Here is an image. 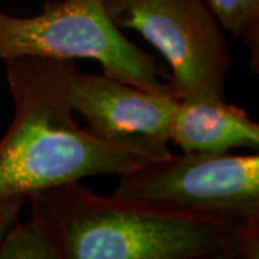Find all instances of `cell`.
Listing matches in <instances>:
<instances>
[{"instance_id": "cell-1", "label": "cell", "mask_w": 259, "mask_h": 259, "mask_svg": "<svg viewBox=\"0 0 259 259\" xmlns=\"http://www.w3.org/2000/svg\"><path fill=\"white\" fill-rule=\"evenodd\" d=\"M15 118L0 140V199L88 176L128 175L156 158L108 144L74 120L68 100L74 59H6Z\"/></svg>"}, {"instance_id": "cell-2", "label": "cell", "mask_w": 259, "mask_h": 259, "mask_svg": "<svg viewBox=\"0 0 259 259\" xmlns=\"http://www.w3.org/2000/svg\"><path fill=\"white\" fill-rule=\"evenodd\" d=\"M62 259L258 258L259 239L222 222L102 197L78 182L26 196Z\"/></svg>"}, {"instance_id": "cell-3", "label": "cell", "mask_w": 259, "mask_h": 259, "mask_svg": "<svg viewBox=\"0 0 259 259\" xmlns=\"http://www.w3.org/2000/svg\"><path fill=\"white\" fill-rule=\"evenodd\" d=\"M26 55L95 59L111 78L175 94L157 61L121 33L107 0H48L32 18L10 16L0 9V61Z\"/></svg>"}, {"instance_id": "cell-4", "label": "cell", "mask_w": 259, "mask_h": 259, "mask_svg": "<svg viewBox=\"0 0 259 259\" xmlns=\"http://www.w3.org/2000/svg\"><path fill=\"white\" fill-rule=\"evenodd\" d=\"M114 196L222 222L259 239V156L168 154L121 176Z\"/></svg>"}, {"instance_id": "cell-5", "label": "cell", "mask_w": 259, "mask_h": 259, "mask_svg": "<svg viewBox=\"0 0 259 259\" xmlns=\"http://www.w3.org/2000/svg\"><path fill=\"white\" fill-rule=\"evenodd\" d=\"M118 28L134 29L170 65L179 100H223L231 56L219 23L203 0H107Z\"/></svg>"}, {"instance_id": "cell-6", "label": "cell", "mask_w": 259, "mask_h": 259, "mask_svg": "<svg viewBox=\"0 0 259 259\" xmlns=\"http://www.w3.org/2000/svg\"><path fill=\"white\" fill-rule=\"evenodd\" d=\"M68 100L74 111L87 118V130L97 139L156 160L170 154V125L180 101L175 94L75 71Z\"/></svg>"}, {"instance_id": "cell-7", "label": "cell", "mask_w": 259, "mask_h": 259, "mask_svg": "<svg viewBox=\"0 0 259 259\" xmlns=\"http://www.w3.org/2000/svg\"><path fill=\"white\" fill-rule=\"evenodd\" d=\"M170 141L185 153L221 154L236 147L258 148L259 125L248 112L223 100H180L170 125Z\"/></svg>"}, {"instance_id": "cell-8", "label": "cell", "mask_w": 259, "mask_h": 259, "mask_svg": "<svg viewBox=\"0 0 259 259\" xmlns=\"http://www.w3.org/2000/svg\"><path fill=\"white\" fill-rule=\"evenodd\" d=\"M218 23L235 39H243L253 72L259 69V0H203Z\"/></svg>"}, {"instance_id": "cell-9", "label": "cell", "mask_w": 259, "mask_h": 259, "mask_svg": "<svg viewBox=\"0 0 259 259\" xmlns=\"http://www.w3.org/2000/svg\"><path fill=\"white\" fill-rule=\"evenodd\" d=\"M0 259H62V252L47 226L30 216L10 226L0 243Z\"/></svg>"}, {"instance_id": "cell-10", "label": "cell", "mask_w": 259, "mask_h": 259, "mask_svg": "<svg viewBox=\"0 0 259 259\" xmlns=\"http://www.w3.org/2000/svg\"><path fill=\"white\" fill-rule=\"evenodd\" d=\"M25 202L26 196H10L0 199V243L10 229V226L19 219Z\"/></svg>"}]
</instances>
